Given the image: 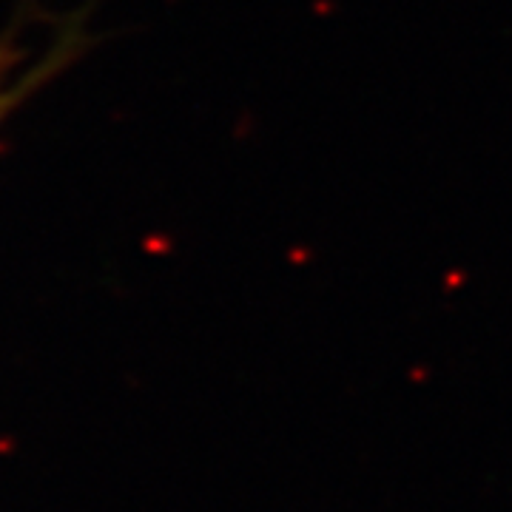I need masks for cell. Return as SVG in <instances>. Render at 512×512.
I'll return each mask as SVG.
<instances>
[{
	"label": "cell",
	"instance_id": "1",
	"mask_svg": "<svg viewBox=\"0 0 512 512\" xmlns=\"http://www.w3.org/2000/svg\"><path fill=\"white\" fill-rule=\"evenodd\" d=\"M60 63H63V57L55 52L43 66H37L35 72H29L26 77H20L18 83H12L9 80V69L15 66V52H12V46H0V120L15 109L26 94L37 89L46 77H52Z\"/></svg>",
	"mask_w": 512,
	"mask_h": 512
}]
</instances>
